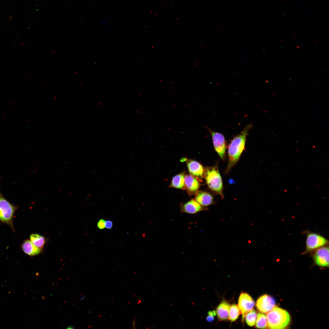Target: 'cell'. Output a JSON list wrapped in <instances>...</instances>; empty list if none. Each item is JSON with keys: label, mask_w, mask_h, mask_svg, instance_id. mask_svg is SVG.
Returning <instances> with one entry per match:
<instances>
[{"label": "cell", "mask_w": 329, "mask_h": 329, "mask_svg": "<svg viewBox=\"0 0 329 329\" xmlns=\"http://www.w3.org/2000/svg\"><path fill=\"white\" fill-rule=\"evenodd\" d=\"M275 301L272 297L264 295L261 296L256 302V307L258 311L262 313H267L274 306Z\"/></svg>", "instance_id": "ba28073f"}, {"label": "cell", "mask_w": 329, "mask_h": 329, "mask_svg": "<svg viewBox=\"0 0 329 329\" xmlns=\"http://www.w3.org/2000/svg\"><path fill=\"white\" fill-rule=\"evenodd\" d=\"M133 328H135V319H134V320L133 321Z\"/></svg>", "instance_id": "cb8c5ba5"}, {"label": "cell", "mask_w": 329, "mask_h": 329, "mask_svg": "<svg viewBox=\"0 0 329 329\" xmlns=\"http://www.w3.org/2000/svg\"><path fill=\"white\" fill-rule=\"evenodd\" d=\"M23 251L26 254L31 256H36L41 252V249L36 246L30 240H26L22 244Z\"/></svg>", "instance_id": "5bb4252c"}, {"label": "cell", "mask_w": 329, "mask_h": 329, "mask_svg": "<svg viewBox=\"0 0 329 329\" xmlns=\"http://www.w3.org/2000/svg\"><path fill=\"white\" fill-rule=\"evenodd\" d=\"M30 240L37 247L42 249L45 243L44 238L36 234H32L30 236Z\"/></svg>", "instance_id": "e0dca14e"}, {"label": "cell", "mask_w": 329, "mask_h": 329, "mask_svg": "<svg viewBox=\"0 0 329 329\" xmlns=\"http://www.w3.org/2000/svg\"><path fill=\"white\" fill-rule=\"evenodd\" d=\"M254 304V301L249 294L244 292L241 293L239 299L238 306L242 315V322L246 315L253 309Z\"/></svg>", "instance_id": "8992f818"}, {"label": "cell", "mask_w": 329, "mask_h": 329, "mask_svg": "<svg viewBox=\"0 0 329 329\" xmlns=\"http://www.w3.org/2000/svg\"><path fill=\"white\" fill-rule=\"evenodd\" d=\"M200 180L191 175H185L184 183L185 189L189 195L195 194L200 186Z\"/></svg>", "instance_id": "8fae6325"}, {"label": "cell", "mask_w": 329, "mask_h": 329, "mask_svg": "<svg viewBox=\"0 0 329 329\" xmlns=\"http://www.w3.org/2000/svg\"><path fill=\"white\" fill-rule=\"evenodd\" d=\"M267 325L270 329H283L289 324L290 318L286 310L281 308L274 307L267 313Z\"/></svg>", "instance_id": "7a4b0ae2"}, {"label": "cell", "mask_w": 329, "mask_h": 329, "mask_svg": "<svg viewBox=\"0 0 329 329\" xmlns=\"http://www.w3.org/2000/svg\"><path fill=\"white\" fill-rule=\"evenodd\" d=\"M204 177L209 188L223 197L222 181L218 168L216 166L206 167Z\"/></svg>", "instance_id": "3957f363"}, {"label": "cell", "mask_w": 329, "mask_h": 329, "mask_svg": "<svg viewBox=\"0 0 329 329\" xmlns=\"http://www.w3.org/2000/svg\"><path fill=\"white\" fill-rule=\"evenodd\" d=\"M328 241L324 237L316 233L308 234L306 241V249L311 251L323 246L327 244Z\"/></svg>", "instance_id": "52a82bcc"}, {"label": "cell", "mask_w": 329, "mask_h": 329, "mask_svg": "<svg viewBox=\"0 0 329 329\" xmlns=\"http://www.w3.org/2000/svg\"><path fill=\"white\" fill-rule=\"evenodd\" d=\"M208 316L207 317L206 319L209 322L213 321L214 319V317H215L216 313L215 310L210 311L208 312Z\"/></svg>", "instance_id": "44dd1931"}, {"label": "cell", "mask_w": 329, "mask_h": 329, "mask_svg": "<svg viewBox=\"0 0 329 329\" xmlns=\"http://www.w3.org/2000/svg\"><path fill=\"white\" fill-rule=\"evenodd\" d=\"M211 134L214 149L219 156L224 159L226 149V143L224 135L220 133L215 132L206 127Z\"/></svg>", "instance_id": "5b68a950"}, {"label": "cell", "mask_w": 329, "mask_h": 329, "mask_svg": "<svg viewBox=\"0 0 329 329\" xmlns=\"http://www.w3.org/2000/svg\"><path fill=\"white\" fill-rule=\"evenodd\" d=\"M186 161L190 175L199 180L204 177L205 168L201 164L193 160L187 159Z\"/></svg>", "instance_id": "9c48e42d"}, {"label": "cell", "mask_w": 329, "mask_h": 329, "mask_svg": "<svg viewBox=\"0 0 329 329\" xmlns=\"http://www.w3.org/2000/svg\"><path fill=\"white\" fill-rule=\"evenodd\" d=\"M181 212L182 213L193 214L205 210L203 207L194 200L192 199L181 205Z\"/></svg>", "instance_id": "7c38bea8"}, {"label": "cell", "mask_w": 329, "mask_h": 329, "mask_svg": "<svg viewBox=\"0 0 329 329\" xmlns=\"http://www.w3.org/2000/svg\"><path fill=\"white\" fill-rule=\"evenodd\" d=\"M17 207L9 202L0 191V221L9 226L14 232L13 218Z\"/></svg>", "instance_id": "277c9868"}, {"label": "cell", "mask_w": 329, "mask_h": 329, "mask_svg": "<svg viewBox=\"0 0 329 329\" xmlns=\"http://www.w3.org/2000/svg\"><path fill=\"white\" fill-rule=\"evenodd\" d=\"M112 226L113 223L110 220L105 221V228L108 229H111L112 228Z\"/></svg>", "instance_id": "603a6c76"}, {"label": "cell", "mask_w": 329, "mask_h": 329, "mask_svg": "<svg viewBox=\"0 0 329 329\" xmlns=\"http://www.w3.org/2000/svg\"><path fill=\"white\" fill-rule=\"evenodd\" d=\"M185 175L184 173L182 172L174 176L172 179L169 187L185 190Z\"/></svg>", "instance_id": "2e32d148"}, {"label": "cell", "mask_w": 329, "mask_h": 329, "mask_svg": "<svg viewBox=\"0 0 329 329\" xmlns=\"http://www.w3.org/2000/svg\"><path fill=\"white\" fill-rule=\"evenodd\" d=\"M257 316V312L254 309H253L248 313L244 318L247 324L250 327L254 326L255 324Z\"/></svg>", "instance_id": "ffe728a7"}, {"label": "cell", "mask_w": 329, "mask_h": 329, "mask_svg": "<svg viewBox=\"0 0 329 329\" xmlns=\"http://www.w3.org/2000/svg\"><path fill=\"white\" fill-rule=\"evenodd\" d=\"M105 221L103 219L99 220L97 224L98 228L100 229H102L105 228Z\"/></svg>", "instance_id": "7402d4cb"}, {"label": "cell", "mask_w": 329, "mask_h": 329, "mask_svg": "<svg viewBox=\"0 0 329 329\" xmlns=\"http://www.w3.org/2000/svg\"><path fill=\"white\" fill-rule=\"evenodd\" d=\"M195 194L194 200L203 207L212 204L214 202L213 197L208 192L197 191Z\"/></svg>", "instance_id": "4fadbf2b"}, {"label": "cell", "mask_w": 329, "mask_h": 329, "mask_svg": "<svg viewBox=\"0 0 329 329\" xmlns=\"http://www.w3.org/2000/svg\"><path fill=\"white\" fill-rule=\"evenodd\" d=\"M241 314L238 305L233 304L230 306L229 312V319L231 322L235 321Z\"/></svg>", "instance_id": "ac0fdd59"}, {"label": "cell", "mask_w": 329, "mask_h": 329, "mask_svg": "<svg viewBox=\"0 0 329 329\" xmlns=\"http://www.w3.org/2000/svg\"><path fill=\"white\" fill-rule=\"evenodd\" d=\"M315 263L318 266L328 267L329 266V248L328 246L320 247L315 252L313 255Z\"/></svg>", "instance_id": "30bf717a"}, {"label": "cell", "mask_w": 329, "mask_h": 329, "mask_svg": "<svg viewBox=\"0 0 329 329\" xmlns=\"http://www.w3.org/2000/svg\"><path fill=\"white\" fill-rule=\"evenodd\" d=\"M230 304L225 301H222L218 306L216 311L218 319L220 320H225L229 319Z\"/></svg>", "instance_id": "9a60e30c"}, {"label": "cell", "mask_w": 329, "mask_h": 329, "mask_svg": "<svg viewBox=\"0 0 329 329\" xmlns=\"http://www.w3.org/2000/svg\"><path fill=\"white\" fill-rule=\"evenodd\" d=\"M255 327L258 328H266L268 326L266 316L262 313L257 314Z\"/></svg>", "instance_id": "d6986e66"}, {"label": "cell", "mask_w": 329, "mask_h": 329, "mask_svg": "<svg viewBox=\"0 0 329 329\" xmlns=\"http://www.w3.org/2000/svg\"><path fill=\"white\" fill-rule=\"evenodd\" d=\"M253 126L251 124L247 125L240 133L235 136L231 140L228 149V170L233 167L239 160L245 148L248 132Z\"/></svg>", "instance_id": "6da1fadb"}]
</instances>
